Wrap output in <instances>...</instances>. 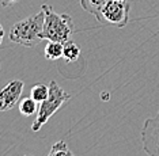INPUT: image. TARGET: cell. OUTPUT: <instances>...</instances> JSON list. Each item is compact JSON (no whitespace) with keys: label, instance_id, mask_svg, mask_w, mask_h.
Returning a JSON list of instances; mask_svg holds the SVG:
<instances>
[{"label":"cell","instance_id":"obj_13","mask_svg":"<svg viewBox=\"0 0 159 156\" xmlns=\"http://www.w3.org/2000/svg\"><path fill=\"white\" fill-rule=\"evenodd\" d=\"M18 0H2V6L3 7H10V6H12L14 3H16Z\"/></svg>","mask_w":159,"mask_h":156},{"label":"cell","instance_id":"obj_9","mask_svg":"<svg viewBox=\"0 0 159 156\" xmlns=\"http://www.w3.org/2000/svg\"><path fill=\"white\" fill-rule=\"evenodd\" d=\"M37 110H38L37 102H35L31 96L20 98L19 111H20L22 115H25V117H30V115H33V114H37Z\"/></svg>","mask_w":159,"mask_h":156},{"label":"cell","instance_id":"obj_10","mask_svg":"<svg viewBox=\"0 0 159 156\" xmlns=\"http://www.w3.org/2000/svg\"><path fill=\"white\" fill-rule=\"evenodd\" d=\"M63 49H64L63 42L49 41L45 46V57L48 60H59L60 57H63Z\"/></svg>","mask_w":159,"mask_h":156},{"label":"cell","instance_id":"obj_4","mask_svg":"<svg viewBox=\"0 0 159 156\" xmlns=\"http://www.w3.org/2000/svg\"><path fill=\"white\" fill-rule=\"evenodd\" d=\"M129 6L128 2L121 0H106L101 11L99 23L114 27H125L129 20Z\"/></svg>","mask_w":159,"mask_h":156},{"label":"cell","instance_id":"obj_16","mask_svg":"<svg viewBox=\"0 0 159 156\" xmlns=\"http://www.w3.org/2000/svg\"><path fill=\"white\" fill-rule=\"evenodd\" d=\"M121 2H128V0H121Z\"/></svg>","mask_w":159,"mask_h":156},{"label":"cell","instance_id":"obj_17","mask_svg":"<svg viewBox=\"0 0 159 156\" xmlns=\"http://www.w3.org/2000/svg\"><path fill=\"white\" fill-rule=\"evenodd\" d=\"M23 156H30V155H23Z\"/></svg>","mask_w":159,"mask_h":156},{"label":"cell","instance_id":"obj_8","mask_svg":"<svg viewBox=\"0 0 159 156\" xmlns=\"http://www.w3.org/2000/svg\"><path fill=\"white\" fill-rule=\"evenodd\" d=\"M80 56V48L75 43L74 41L68 39V41L64 42V49H63V59L67 61V63H74L76 61Z\"/></svg>","mask_w":159,"mask_h":156},{"label":"cell","instance_id":"obj_3","mask_svg":"<svg viewBox=\"0 0 159 156\" xmlns=\"http://www.w3.org/2000/svg\"><path fill=\"white\" fill-rule=\"evenodd\" d=\"M70 99H71V94L64 91V90L57 84V82H55V80L50 82L49 83V95L44 102L39 103L37 115H35V119H34L33 125H31V130H33V132H38V130L49 121V118Z\"/></svg>","mask_w":159,"mask_h":156},{"label":"cell","instance_id":"obj_1","mask_svg":"<svg viewBox=\"0 0 159 156\" xmlns=\"http://www.w3.org/2000/svg\"><path fill=\"white\" fill-rule=\"evenodd\" d=\"M41 10L44 11V27L41 37L46 41L66 42L75 33V26L72 18L68 14H57L52 6L42 4Z\"/></svg>","mask_w":159,"mask_h":156},{"label":"cell","instance_id":"obj_7","mask_svg":"<svg viewBox=\"0 0 159 156\" xmlns=\"http://www.w3.org/2000/svg\"><path fill=\"white\" fill-rule=\"evenodd\" d=\"M105 3H106V0H80L82 8L95 16L97 20H99L101 11H102V7L105 6Z\"/></svg>","mask_w":159,"mask_h":156},{"label":"cell","instance_id":"obj_12","mask_svg":"<svg viewBox=\"0 0 159 156\" xmlns=\"http://www.w3.org/2000/svg\"><path fill=\"white\" fill-rule=\"evenodd\" d=\"M50 152L53 154V156H74V154L70 151V148L66 144V141H57L55 145L52 147Z\"/></svg>","mask_w":159,"mask_h":156},{"label":"cell","instance_id":"obj_14","mask_svg":"<svg viewBox=\"0 0 159 156\" xmlns=\"http://www.w3.org/2000/svg\"><path fill=\"white\" fill-rule=\"evenodd\" d=\"M3 37H4V30H3V26L0 25V43L3 41Z\"/></svg>","mask_w":159,"mask_h":156},{"label":"cell","instance_id":"obj_11","mask_svg":"<svg viewBox=\"0 0 159 156\" xmlns=\"http://www.w3.org/2000/svg\"><path fill=\"white\" fill-rule=\"evenodd\" d=\"M49 95V86L46 84H35L31 87V91H30V96L33 98L37 103H41L48 98Z\"/></svg>","mask_w":159,"mask_h":156},{"label":"cell","instance_id":"obj_2","mask_svg":"<svg viewBox=\"0 0 159 156\" xmlns=\"http://www.w3.org/2000/svg\"><path fill=\"white\" fill-rule=\"evenodd\" d=\"M44 11L34 14V15L16 22L11 27L8 34L10 41L18 45L26 46V48H33L38 45L41 41H44L41 37L42 27H44Z\"/></svg>","mask_w":159,"mask_h":156},{"label":"cell","instance_id":"obj_6","mask_svg":"<svg viewBox=\"0 0 159 156\" xmlns=\"http://www.w3.org/2000/svg\"><path fill=\"white\" fill-rule=\"evenodd\" d=\"M23 87L22 80H11L4 88L0 90V111H8L19 103Z\"/></svg>","mask_w":159,"mask_h":156},{"label":"cell","instance_id":"obj_15","mask_svg":"<svg viewBox=\"0 0 159 156\" xmlns=\"http://www.w3.org/2000/svg\"><path fill=\"white\" fill-rule=\"evenodd\" d=\"M48 156H53V154H52V152H49V155Z\"/></svg>","mask_w":159,"mask_h":156},{"label":"cell","instance_id":"obj_5","mask_svg":"<svg viewBox=\"0 0 159 156\" xmlns=\"http://www.w3.org/2000/svg\"><path fill=\"white\" fill-rule=\"evenodd\" d=\"M143 151L148 156H159V111L144 121L142 129Z\"/></svg>","mask_w":159,"mask_h":156}]
</instances>
